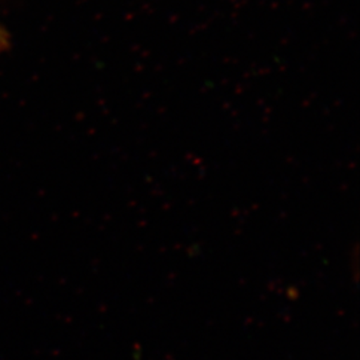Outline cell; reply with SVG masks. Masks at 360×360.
Segmentation results:
<instances>
[{
    "label": "cell",
    "instance_id": "obj_1",
    "mask_svg": "<svg viewBox=\"0 0 360 360\" xmlns=\"http://www.w3.org/2000/svg\"><path fill=\"white\" fill-rule=\"evenodd\" d=\"M8 43H10V38L6 32V30L0 26V51H4L8 49Z\"/></svg>",
    "mask_w": 360,
    "mask_h": 360
}]
</instances>
